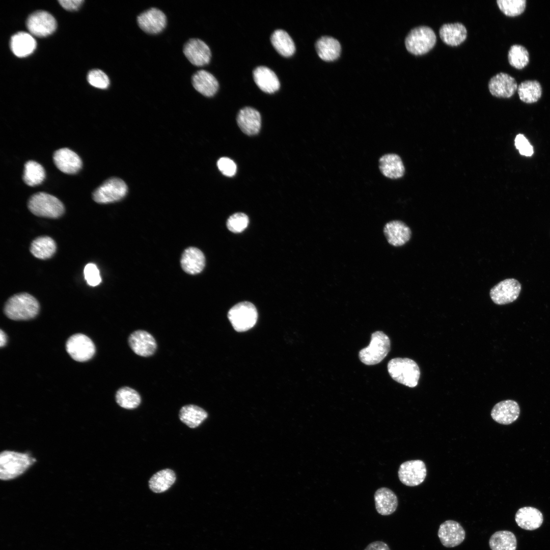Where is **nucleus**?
Here are the masks:
<instances>
[{
  "label": "nucleus",
  "mask_w": 550,
  "mask_h": 550,
  "mask_svg": "<svg viewBox=\"0 0 550 550\" xmlns=\"http://www.w3.org/2000/svg\"><path fill=\"white\" fill-rule=\"evenodd\" d=\"M40 309L38 300L28 293H20L10 297L4 307V313L14 320H26L35 317Z\"/></svg>",
  "instance_id": "obj_1"
},
{
  "label": "nucleus",
  "mask_w": 550,
  "mask_h": 550,
  "mask_svg": "<svg viewBox=\"0 0 550 550\" xmlns=\"http://www.w3.org/2000/svg\"><path fill=\"white\" fill-rule=\"evenodd\" d=\"M36 459L28 453L5 450L0 454V478L3 480L14 479L22 475Z\"/></svg>",
  "instance_id": "obj_2"
},
{
  "label": "nucleus",
  "mask_w": 550,
  "mask_h": 550,
  "mask_svg": "<svg viewBox=\"0 0 550 550\" xmlns=\"http://www.w3.org/2000/svg\"><path fill=\"white\" fill-rule=\"evenodd\" d=\"M28 207L36 216L50 218H59L65 212V207L58 198L44 192L32 195L29 199Z\"/></svg>",
  "instance_id": "obj_3"
},
{
  "label": "nucleus",
  "mask_w": 550,
  "mask_h": 550,
  "mask_svg": "<svg viewBox=\"0 0 550 550\" xmlns=\"http://www.w3.org/2000/svg\"><path fill=\"white\" fill-rule=\"evenodd\" d=\"M388 370L391 377L398 383L410 388L418 384L420 371L417 363L411 359L394 358L389 362Z\"/></svg>",
  "instance_id": "obj_4"
},
{
  "label": "nucleus",
  "mask_w": 550,
  "mask_h": 550,
  "mask_svg": "<svg viewBox=\"0 0 550 550\" xmlns=\"http://www.w3.org/2000/svg\"><path fill=\"white\" fill-rule=\"evenodd\" d=\"M436 42L433 30L426 25L417 26L411 30L405 39V45L410 53L423 55L431 50Z\"/></svg>",
  "instance_id": "obj_5"
},
{
  "label": "nucleus",
  "mask_w": 550,
  "mask_h": 550,
  "mask_svg": "<svg viewBox=\"0 0 550 550\" xmlns=\"http://www.w3.org/2000/svg\"><path fill=\"white\" fill-rule=\"evenodd\" d=\"M391 343L389 337L381 331H376L371 335L369 345L359 353L360 361L367 365L380 363L390 350Z\"/></svg>",
  "instance_id": "obj_6"
},
{
  "label": "nucleus",
  "mask_w": 550,
  "mask_h": 550,
  "mask_svg": "<svg viewBox=\"0 0 550 550\" xmlns=\"http://www.w3.org/2000/svg\"><path fill=\"white\" fill-rule=\"evenodd\" d=\"M228 317L236 332H243L250 329L256 324L258 312L252 303L243 301L237 304L230 309Z\"/></svg>",
  "instance_id": "obj_7"
},
{
  "label": "nucleus",
  "mask_w": 550,
  "mask_h": 550,
  "mask_svg": "<svg viewBox=\"0 0 550 550\" xmlns=\"http://www.w3.org/2000/svg\"><path fill=\"white\" fill-rule=\"evenodd\" d=\"M128 188L125 182L117 177H112L105 180L92 193L93 200L99 204H107L117 202L126 195Z\"/></svg>",
  "instance_id": "obj_8"
},
{
  "label": "nucleus",
  "mask_w": 550,
  "mask_h": 550,
  "mask_svg": "<svg viewBox=\"0 0 550 550\" xmlns=\"http://www.w3.org/2000/svg\"><path fill=\"white\" fill-rule=\"evenodd\" d=\"M66 349L70 356L77 362L90 360L95 352V346L93 341L82 334L71 336L66 342Z\"/></svg>",
  "instance_id": "obj_9"
},
{
  "label": "nucleus",
  "mask_w": 550,
  "mask_h": 550,
  "mask_svg": "<svg viewBox=\"0 0 550 550\" xmlns=\"http://www.w3.org/2000/svg\"><path fill=\"white\" fill-rule=\"evenodd\" d=\"M521 290L519 282L513 278L505 279L495 286L490 291V296L494 303L503 305L515 301Z\"/></svg>",
  "instance_id": "obj_10"
},
{
  "label": "nucleus",
  "mask_w": 550,
  "mask_h": 550,
  "mask_svg": "<svg viewBox=\"0 0 550 550\" xmlns=\"http://www.w3.org/2000/svg\"><path fill=\"white\" fill-rule=\"evenodd\" d=\"M26 26L31 34L43 37L54 32L57 28V22L51 14L39 10L29 15L26 20Z\"/></svg>",
  "instance_id": "obj_11"
},
{
  "label": "nucleus",
  "mask_w": 550,
  "mask_h": 550,
  "mask_svg": "<svg viewBox=\"0 0 550 550\" xmlns=\"http://www.w3.org/2000/svg\"><path fill=\"white\" fill-rule=\"evenodd\" d=\"M398 477L400 481L408 486H415L425 480L427 470L425 463L421 460H411L402 463L399 466Z\"/></svg>",
  "instance_id": "obj_12"
},
{
  "label": "nucleus",
  "mask_w": 550,
  "mask_h": 550,
  "mask_svg": "<svg viewBox=\"0 0 550 550\" xmlns=\"http://www.w3.org/2000/svg\"><path fill=\"white\" fill-rule=\"evenodd\" d=\"M128 342L131 350L141 356H150L157 349V343L154 337L144 330L132 332L128 337Z\"/></svg>",
  "instance_id": "obj_13"
},
{
  "label": "nucleus",
  "mask_w": 550,
  "mask_h": 550,
  "mask_svg": "<svg viewBox=\"0 0 550 550\" xmlns=\"http://www.w3.org/2000/svg\"><path fill=\"white\" fill-rule=\"evenodd\" d=\"M437 536L443 546L454 547L463 541L465 532L458 522L448 520L440 525Z\"/></svg>",
  "instance_id": "obj_14"
},
{
  "label": "nucleus",
  "mask_w": 550,
  "mask_h": 550,
  "mask_svg": "<svg viewBox=\"0 0 550 550\" xmlns=\"http://www.w3.org/2000/svg\"><path fill=\"white\" fill-rule=\"evenodd\" d=\"M53 161L56 167L67 174H75L81 169L82 162L80 157L73 151L63 148L54 151Z\"/></svg>",
  "instance_id": "obj_15"
},
{
  "label": "nucleus",
  "mask_w": 550,
  "mask_h": 550,
  "mask_svg": "<svg viewBox=\"0 0 550 550\" xmlns=\"http://www.w3.org/2000/svg\"><path fill=\"white\" fill-rule=\"evenodd\" d=\"M517 84L510 75L500 72L492 76L488 82V89L492 95L500 98H509L517 90Z\"/></svg>",
  "instance_id": "obj_16"
},
{
  "label": "nucleus",
  "mask_w": 550,
  "mask_h": 550,
  "mask_svg": "<svg viewBox=\"0 0 550 550\" xmlns=\"http://www.w3.org/2000/svg\"><path fill=\"white\" fill-rule=\"evenodd\" d=\"M183 53L194 65L203 66L208 64L211 54L208 46L199 39H190L184 45Z\"/></svg>",
  "instance_id": "obj_17"
},
{
  "label": "nucleus",
  "mask_w": 550,
  "mask_h": 550,
  "mask_svg": "<svg viewBox=\"0 0 550 550\" xmlns=\"http://www.w3.org/2000/svg\"><path fill=\"white\" fill-rule=\"evenodd\" d=\"M140 28L145 32L156 34L161 32L167 24L165 14L160 10L152 8L140 14L137 17Z\"/></svg>",
  "instance_id": "obj_18"
},
{
  "label": "nucleus",
  "mask_w": 550,
  "mask_h": 550,
  "mask_svg": "<svg viewBox=\"0 0 550 550\" xmlns=\"http://www.w3.org/2000/svg\"><path fill=\"white\" fill-rule=\"evenodd\" d=\"M383 232L388 242L394 246L403 245L409 240L411 236L409 227L403 222L398 220L387 223L384 227Z\"/></svg>",
  "instance_id": "obj_19"
},
{
  "label": "nucleus",
  "mask_w": 550,
  "mask_h": 550,
  "mask_svg": "<svg viewBox=\"0 0 550 550\" xmlns=\"http://www.w3.org/2000/svg\"><path fill=\"white\" fill-rule=\"evenodd\" d=\"M520 409L518 403L512 400H507L497 403L492 408L491 416L496 422L508 425L515 421L519 417Z\"/></svg>",
  "instance_id": "obj_20"
},
{
  "label": "nucleus",
  "mask_w": 550,
  "mask_h": 550,
  "mask_svg": "<svg viewBox=\"0 0 550 550\" xmlns=\"http://www.w3.org/2000/svg\"><path fill=\"white\" fill-rule=\"evenodd\" d=\"M378 168L381 174L390 179L402 177L405 168L400 157L395 153H386L378 159Z\"/></svg>",
  "instance_id": "obj_21"
},
{
  "label": "nucleus",
  "mask_w": 550,
  "mask_h": 550,
  "mask_svg": "<svg viewBox=\"0 0 550 550\" xmlns=\"http://www.w3.org/2000/svg\"><path fill=\"white\" fill-rule=\"evenodd\" d=\"M237 122L243 133L249 135H255L259 132L261 128V116L256 109L245 107L238 112Z\"/></svg>",
  "instance_id": "obj_22"
},
{
  "label": "nucleus",
  "mask_w": 550,
  "mask_h": 550,
  "mask_svg": "<svg viewBox=\"0 0 550 550\" xmlns=\"http://www.w3.org/2000/svg\"><path fill=\"white\" fill-rule=\"evenodd\" d=\"M517 526L526 530H534L542 524L543 517L540 510L532 507H524L519 509L515 515Z\"/></svg>",
  "instance_id": "obj_23"
},
{
  "label": "nucleus",
  "mask_w": 550,
  "mask_h": 550,
  "mask_svg": "<svg viewBox=\"0 0 550 550\" xmlns=\"http://www.w3.org/2000/svg\"><path fill=\"white\" fill-rule=\"evenodd\" d=\"M375 508L378 513L387 516L393 514L397 509L398 498L395 493L387 487L378 488L375 492Z\"/></svg>",
  "instance_id": "obj_24"
},
{
  "label": "nucleus",
  "mask_w": 550,
  "mask_h": 550,
  "mask_svg": "<svg viewBox=\"0 0 550 550\" xmlns=\"http://www.w3.org/2000/svg\"><path fill=\"white\" fill-rule=\"evenodd\" d=\"M180 263L182 269L187 273L196 274L201 272L205 264V258L202 252L195 247L187 248L183 252Z\"/></svg>",
  "instance_id": "obj_25"
},
{
  "label": "nucleus",
  "mask_w": 550,
  "mask_h": 550,
  "mask_svg": "<svg viewBox=\"0 0 550 550\" xmlns=\"http://www.w3.org/2000/svg\"><path fill=\"white\" fill-rule=\"evenodd\" d=\"M253 75L255 83L262 91L273 93L279 89V80L275 73L269 68L257 67L254 70Z\"/></svg>",
  "instance_id": "obj_26"
},
{
  "label": "nucleus",
  "mask_w": 550,
  "mask_h": 550,
  "mask_svg": "<svg viewBox=\"0 0 550 550\" xmlns=\"http://www.w3.org/2000/svg\"><path fill=\"white\" fill-rule=\"evenodd\" d=\"M439 34L445 44L455 46L460 45L466 39L467 30L460 22L445 23L440 28Z\"/></svg>",
  "instance_id": "obj_27"
},
{
  "label": "nucleus",
  "mask_w": 550,
  "mask_h": 550,
  "mask_svg": "<svg viewBox=\"0 0 550 550\" xmlns=\"http://www.w3.org/2000/svg\"><path fill=\"white\" fill-rule=\"evenodd\" d=\"M192 84L194 88L200 93L206 97L213 96L218 89V83L216 78L210 72L201 70L196 72L192 76Z\"/></svg>",
  "instance_id": "obj_28"
},
{
  "label": "nucleus",
  "mask_w": 550,
  "mask_h": 550,
  "mask_svg": "<svg viewBox=\"0 0 550 550\" xmlns=\"http://www.w3.org/2000/svg\"><path fill=\"white\" fill-rule=\"evenodd\" d=\"M36 42L30 34L20 32L13 35L10 40V47L13 53L18 57H25L31 54L36 47Z\"/></svg>",
  "instance_id": "obj_29"
},
{
  "label": "nucleus",
  "mask_w": 550,
  "mask_h": 550,
  "mask_svg": "<svg viewBox=\"0 0 550 550\" xmlns=\"http://www.w3.org/2000/svg\"><path fill=\"white\" fill-rule=\"evenodd\" d=\"M315 48L319 57L326 61L337 59L341 49L339 42L329 36H322L318 39L315 43Z\"/></svg>",
  "instance_id": "obj_30"
},
{
  "label": "nucleus",
  "mask_w": 550,
  "mask_h": 550,
  "mask_svg": "<svg viewBox=\"0 0 550 550\" xmlns=\"http://www.w3.org/2000/svg\"><path fill=\"white\" fill-rule=\"evenodd\" d=\"M57 245L54 240L47 236H39L32 242L30 251L36 258L45 260L50 258L55 254Z\"/></svg>",
  "instance_id": "obj_31"
},
{
  "label": "nucleus",
  "mask_w": 550,
  "mask_h": 550,
  "mask_svg": "<svg viewBox=\"0 0 550 550\" xmlns=\"http://www.w3.org/2000/svg\"><path fill=\"white\" fill-rule=\"evenodd\" d=\"M207 417L208 414L204 409L194 404L182 406L179 414L180 421L191 428L198 427Z\"/></svg>",
  "instance_id": "obj_32"
},
{
  "label": "nucleus",
  "mask_w": 550,
  "mask_h": 550,
  "mask_svg": "<svg viewBox=\"0 0 550 550\" xmlns=\"http://www.w3.org/2000/svg\"><path fill=\"white\" fill-rule=\"evenodd\" d=\"M176 479L175 473L171 469H165L152 476L148 482L149 487L155 493H161L169 489Z\"/></svg>",
  "instance_id": "obj_33"
},
{
  "label": "nucleus",
  "mask_w": 550,
  "mask_h": 550,
  "mask_svg": "<svg viewBox=\"0 0 550 550\" xmlns=\"http://www.w3.org/2000/svg\"><path fill=\"white\" fill-rule=\"evenodd\" d=\"M270 41L275 49L284 57H290L295 51L293 40L289 35L283 30L274 31L271 35Z\"/></svg>",
  "instance_id": "obj_34"
},
{
  "label": "nucleus",
  "mask_w": 550,
  "mask_h": 550,
  "mask_svg": "<svg viewBox=\"0 0 550 550\" xmlns=\"http://www.w3.org/2000/svg\"><path fill=\"white\" fill-rule=\"evenodd\" d=\"M519 99L527 104L537 102L542 96V87L536 80H527L521 82L517 87Z\"/></svg>",
  "instance_id": "obj_35"
},
{
  "label": "nucleus",
  "mask_w": 550,
  "mask_h": 550,
  "mask_svg": "<svg viewBox=\"0 0 550 550\" xmlns=\"http://www.w3.org/2000/svg\"><path fill=\"white\" fill-rule=\"evenodd\" d=\"M489 545L491 550H516L517 540L511 531H498L490 536Z\"/></svg>",
  "instance_id": "obj_36"
},
{
  "label": "nucleus",
  "mask_w": 550,
  "mask_h": 550,
  "mask_svg": "<svg viewBox=\"0 0 550 550\" xmlns=\"http://www.w3.org/2000/svg\"><path fill=\"white\" fill-rule=\"evenodd\" d=\"M45 178V171L43 166L34 160L26 161L24 166L22 179L30 186L40 184Z\"/></svg>",
  "instance_id": "obj_37"
},
{
  "label": "nucleus",
  "mask_w": 550,
  "mask_h": 550,
  "mask_svg": "<svg viewBox=\"0 0 550 550\" xmlns=\"http://www.w3.org/2000/svg\"><path fill=\"white\" fill-rule=\"evenodd\" d=\"M115 400L120 406L127 409L137 408L141 402L139 393L129 387L120 388L116 393Z\"/></svg>",
  "instance_id": "obj_38"
},
{
  "label": "nucleus",
  "mask_w": 550,
  "mask_h": 550,
  "mask_svg": "<svg viewBox=\"0 0 550 550\" xmlns=\"http://www.w3.org/2000/svg\"><path fill=\"white\" fill-rule=\"evenodd\" d=\"M508 59L511 66L517 69H522L529 63V53L522 45L514 44L509 50Z\"/></svg>",
  "instance_id": "obj_39"
},
{
  "label": "nucleus",
  "mask_w": 550,
  "mask_h": 550,
  "mask_svg": "<svg viewBox=\"0 0 550 550\" xmlns=\"http://www.w3.org/2000/svg\"><path fill=\"white\" fill-rule=\"evenodd\" d=\"M526 0H498L500 10L506 16L514 17L520 15L526 8Z\"/></svg>",
  "instance_id": "obj_40"
},
{
  "label": "nucleus",
  "mask_w": 550,
  "mask_h": 550,
  "mask_svg": "<svg viewBox=\"0 0 550 550\" xmlns=\"http://www.w3.org/2000/svg\"><path fill=\"white\" fill-rule=\"evenodd\" d=\"M249 222V218L245 214L238 212L229 217L227 222V226L230 231L239 233L247 227Z\"/></svg>",
  "instance_id": "obj_41"
},
{
  "label": "nucleus",
  "mask_w": 550,
  "mask_h": 550,
  "mask_svg": "<svg viewBox=\"0 0 550 550\" xmlns=\"http://www.w3.org/2000/svg\"><path fill=\"white\" fill-rule=\"evenodd\" d=\"M87 79L90 85L97 88L105 89L109 85L108 77L99 69L91 70L88 74Z\"/></svg>",
  "instance_id": "obj_42"
},
{
  "label": "nucleus",
  "mask_w": 550,
  "mask_h": 550,
  "mask_svg": "<svg viewBox=\"0 0 550 550\" xmlns=\"http://www.w3.org/2000/svg\"><path fill=\"white\" fill-rule=\"evenodd\" d=\"M514 146L521 155L530 157L534 154L533 146L522 133H518L516 135L514 139Z\"/></svg>",
  "instance_id": "obj_43"
},
{
  "label": "nucleus",
  "mask_w": 550,
  "mask_h": 550,
  "mask_svg": "<svg viewBox=\"0 0 550 550\" xmlns=\"http://www.w3.org/2000/svg\"><path fill=\"white\" fill-rule=\"evenodd\" d=\"M85 279L87 284L91 286L98 285L101 282L100 272L97 266L94 263L87 264L84 268Z\"/></svg>",
  "instance_id": "obj_44"
},
{
  "label": "nucleus",
  "mask_w": 550,
  "mask_h": 550,
  "mask_svg": "<svg viewBox=\"0 0 550 550\" xmlns=\"http://www.w3.org/2000/svg\"><path fill=\"white\" fill-rule=\"evenodd\" d=\"M217 166L222 173L228 177L234 176L237 170L235 163L228 157H222L218 159Z\"/></svg>",
  "instance_id": "obj_45"
},
{
  "label": "nucleus",
  "mask_w": 550,
  "mask_h": 550,
  "mask_svg": "<svg viewBox=\"0 0 550 550\" xmlns=\"http://www.w3.org/2000/svg\"><path fill=\"white\" fill-rule=\"evenodd\" d=\"M84 1L82 0H61L59 3L65 9L69 11L77 10Z\"/></svg>",
  "instance_id": "obj_46"
},
{
  "label": "nucleus",
  "mask_w": 550,
  "mask_h": 550,
  "mask_svg": "<svg viewBox=\"0 0 550 550\" xmlns=\"http://www.w3.org/2000/svg\"><path fill=\"white\" fill-rule=\"evenodd\" d=\"M364 550H391L389 545L383 541H375L369 543Z\"/></svg>",
  "instance_id": "obj_47"
},
{
  "label": "nucleus",
  "mask_w": 550,
  "mask_h": 550,
  "mask_svg": "<svg viewBox=\"0 0 550 550\" xmlns=\"http://www.w3.org/2000/svg\"><path fill=\"white\" fill-rule=\"evenodd\" d=\"M7 338L6 334L4 333V332L3 331L2 329H1V332H0V346H1V347H3L4 346H5L6 345V344L7 343Z\"/></svg>",
  "instance_id": "obj_48"
}]
</instances>
